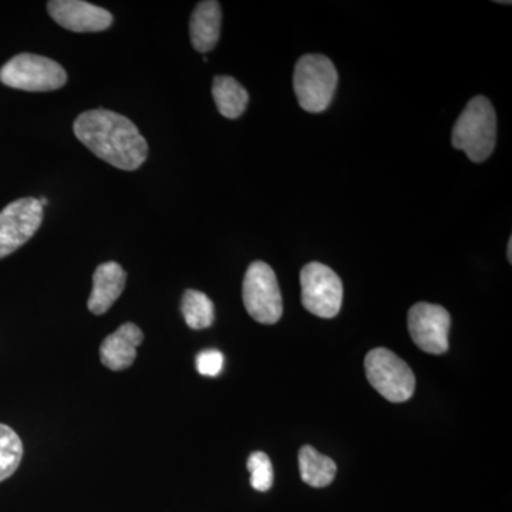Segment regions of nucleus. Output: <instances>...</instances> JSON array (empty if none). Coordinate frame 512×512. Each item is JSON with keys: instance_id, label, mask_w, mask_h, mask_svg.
Masks as SVG:
<instances>
[{"instance_id": "obj_5", "label": "nucleus", "mask_w": 512, "mask_h": 512, "mask_svg": "<svg viewBox=\"0 0 512 512\" xmlns=\"http://www.w3.org/2000/svg\"><path fill=\"white\" fill-rule=\"evenodd\" d=\"M369 383L392 403L407 402L416 389V376L410 366L386 348L370 350L365 359Z\"/></svg>"}, {"instance_id": "obj_2", "label": "nucleus", "mask_w": 512, "mask_h": 512, "mask_svg": "<svg viewBox=\"0 0 512 512\" xmlns=\"http://www.w3.org/2000/svg\"><path fill=\"white\" fill-rule=\"evenodd\" d=\"M495 140L497 116L493 104L487 97H473L453 128V147L463 150L473 163H483L493 154Z\"/></svg>"}, {"instance_id": "obj_17", "label": "nucleus", "mask_w": 512, "mask_h": 512, "mask_svg": "<svg viewBox=\"0 0 512 512\" xmlns=\"http://www.w3.org/2000/svg\"><path fill=\"white\" fill-rule=\"evenodd\" d=\"M23 458V444L15 430L0 424V483L18 470Z\"/></svg>"}, {"instance_id": "obj_10", "label": "nucleus", "mask_w": 512, "mask_h": 512, "mask_svg": "<svg viewBox=\"0 0 512 512\" xmlns=\"http://www.w3.org/2000/svg\"><path fill=\"white\" fill-rule=\"evenodd\" d=\"M47 12L57 25L76 33L103 32L114 20L109 10L83 0H52L47 3Z\"/></svg>"}, {"instance_id": "obj_12", "label": "nucleus", "mask_w": 512, "mask_h": 512, "mask_svg": "<svg viewBox=\"0 0 512 512\" xmlns=\"http://www.w3.org/2000/svg\"><path fill=\"white\" fill-rule=\"evenodd\" d=\"M127 275L117 262H106L97 266L93 275V291L90 293L89 311L103 315L120 298L126 288Z\"/></svg>"}, {"instance_id": "obj_6", "label": "nucleus", "mask_w": 512, "mask_h": 512, "mask_svg": "<svg viewBox=\"0 0 512 512\" xmlns=\"http://www.w3.org/2000/svg\"><path fill=\"white\" fill-rule=\"evenodd\" d=\"M242 299L252 319L275 325L282 318L284 303L274 269L262 261L249 265L242 284Z\"/></svg>"}, {"instance_id": "obj_4", "label": "nucleus", "mask_w": 512, "mask_h": 512, "mask_svg": "<svg viewBox=\"0 0 512 512\" xmlns=\"http://www.w3.org/2000/svg\"><path fill=\"white\" fill-rule=\"evenodd\" d=\"M0 82L23 92H53L66 84L67 73L49 57L20 53L0 69Z\"/></svg>"}, {"instance_id": "obj_11", "label": "nucleus", "mask_w": 512, "mask_h": 512, "mask_svg": "<svg viewBox=\"0 0 512 512\" xmlns=\"http://www.w3.org/2000/svg\"><path fill=\"white\" fill-rule=\"evenodd\" d=\"M143 339V332L137 325L124 323L101 343V363L113 372L128 369L136 360L137 348Z\"/></svg>"}, {"instance_id": "obj_19", "label": "nucleus", "mask_w": 512, "mask_h": 512, "mask_svg": "<svg viewBox=\"0 0 512 512\" xmlns=\"http://www.w3.org/2000/svg\"><path fill=\"white\" fill-rule=\"evenodd\" d=\"M195 365H197L198 373L202 376H218L224 367V355L217 349L202 350L197 356Z\"/></svg>"}, {"instance_id": "obj_13", "label": "nucleus", "mask_w": 512, "mask_h": 512, "mask_svg": "<svg viewBox=\"0 0 512 512\" xmlns=\"http://www.w3.org/2000/svg\"><path fill=\"white\" fill-rule=\"evenodd\" d=\"M221 6L215 0L198 3L190 20V36L194 49L208 53L217 46L221 35Z\"/></svg>"}, {"instance_id": "obj_7", "label": "nucleus", "mask_w": 512, "mask_h": 512, "mask_svg": "<svg viewBox=\"0 0 512 512\" xmlns=\"http://www.w3.org/2000/svg\"><path fill=\"white\" fill-rule=\"evenodd\" d=\"M301 288L306 311L325 319L338 316L343 302V284L333 269L319 262L303 266Z\"/></svg>"}, {"instance_id": "obj_14", "label": "nucleus", "mask_w": 512, "mask_h": 512, "mask_svg": "<svg viewBox=\"0 0 512 512\" xmlns=\"http://www.w3.org/2000/svg\"><path fill=\"white\" fill-rule=\"evenodd\" d=\"M212 96L218 111L227 119H238L247 110L249 94L234 77H215L212 83Z\"/></svg>"}, {"instance_id": "obj_8", "label": "nucleus", "mask_w": 512, "mask_h": 512, "mask_svg": "<svg viewBox=\"0 0 512 512\" xmlns=\"http://www.w3.org/2000/svg\"><path fill=\"white\" fill-rule=\"evenodd\" d=\"M43 221V207L36 198H20L0 211V259L25 245Z\"/></svg>"}, {"instance_id": "obj_18", "label": "nucleus", "mask_w": 512, "mask_h": 512, "mask_svg": "<svg viewBox=\"0 0 512 512\" xmlns=\"http://www.w3.org/2000/svg\"><path fill=\"white\" fill-rule=\"evenodd\" d=\"M248 471L251 474V485L259 493H266L274 485V467L271 458L262 451H255L248 458Z\"/></svg>"}, {"instance_id": "obj_15", "label": "nucleus", "mask_w": 512, "mask_h": 512, "mask_svg": "<svg viewBox=\"0 0 512 512\" xmlns=\"http://www.w3.org/2000/svg\"><path fill=\"white\" fill-rule=\"evenodd\" d=\"M299 471L303 483L315 488L328 487L335 480L338 466L328 456L320 454L316 448L305 446L299 451Z\"/></svg>"}, {"instance_id": "obj_20", "label": "nucleus", "mask_w": 512, "mask_h": 512, "mask_svg": "<svg viewBox=\"0 0 512 512\" xmlns=\"http://www.w3.org/2000/svg\"><path fill=\"white\" fill-rule=\"evenodd\" d=\"M508 262H512V239L510 238V241H508Z\"/></svg>"}, {"instance_id": "obj_9", "label": "nucleus", "mask_w": 512, "mask_h": 512, "mask_svg": "<svg viewBox=\"0 0 512 512\" xmlns=\"http://www.w3.org/2000/svg\"><path fill=\"white\" fill-rule=\"evenodd\" d=\"M407 325L417 348L430 355H443L447 352L451 318L443 306L416 303L409 311Z\"/></svg>"}, {"instance_id": "obj_1", "label": "nucleus", "mask_w": 512, "mask_h": 512, "mask_svg": "<svg viewBox=\"0 0 512 512\" xmlns=\"http://www.w3.org/2000/svg\"><path fill=\"white\" fill-rule=\"evenodd\" d=\"M83 146L113 167L134 171L146 163L148 144L136 124L106 109L84 111L73 124Z\"/></svg>"}, {"instance_id": "obj_16", "label": "nucleus", "mask_w": 512, "mask_h": 512, "mask_svg": "<svg viewBox=\"0 0 512 512\" xmlns=\"http://www.w3.org/2000/svg\"><path fill=\"white\" fill-rule=\"evenodd\" d=\"M181 312H183L185 323L191 329H207L214 323V303L205 293L195 291V289H188L184 292Z\"/></svg>"}, {"instance_id": "obj_3", "label": "nucleus", "mask_w": 512, "mask_h": 512, "mask_svg": "<svg viewBox=\"0 0 512 512\" xmlns=\"http://www.w3.org/2000/svg\"><path fill=\"white\" fill-rule=\"evenodd\" d=\"M338 86V72L329 57L305 55L298 60L293 87L299 106L308 113H322L332 103Z\"/></svg>"}]
</instances>
